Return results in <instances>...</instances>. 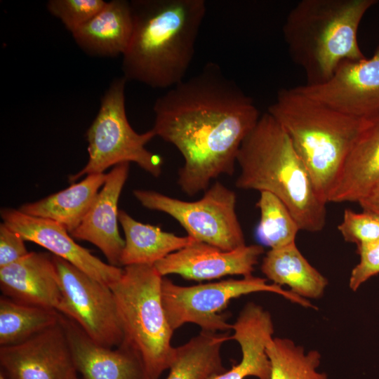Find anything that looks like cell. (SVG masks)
I'll list each match as a JSON object with an SVG mask.
<instances>
[{
  "label": "cell",
  "instance_id": "cell-1",
  "mask_svg": "<svg viewBox=\"0 0 379 379\" xmlns=\"http://www.w3.org/2000/svg\"><path fill=\"white\" fill-rule=\"evenodd\" d=\"M153 110L152 130L184 159L178 184L190 197L233 174L241 145L261 116L252 98L213 62L158 98Z\"/></svg>",
  "mask_w": 379,
  "mask_h": 379
},
{
  "label": "cell",
  "instance_id": "cell-2",
  "mask_svg": "<svg viewBox=\"0 0 379 379\" xmlns=\"http://www.w3.org/2000/svg\"><path fill=\"white\" fill-rule=\"evenodd\" d=\"M133 28L122 55L126 80L171 88L184 80L206 12L204 0H131Z\"/></svg>",
  "mask_w": 379,
  "mask_h": 379
},
{
  "label": "cell",
  "instance_id": "cell-3",
  "mask_svg": "<svg viewBox=\"0 0 379 379\" xmlns=\"http://www.w3.org/2000/svg\"><path fill=\"white\" fill-rule=\"evenodd\" d=\"M237 163L241 169L237 188L274 194L289 209L300 230L324 229L326 204L317 195L288 135L267 112L243 141Z\"/></svg>",
  "mask_w": 379,
  "mask_h": 379
},
{
  "label": "cell",
  "instance_id": "cell-4",
  "mask_svg": "<svg viewBox=\"0 0 379 379\" xmlns=\"http://www.w3.org/2000/svg\"><path fill=\"white\" fill-rule=\"evenodd\" d=\"M267 112L281 126L324 203L368 118L352 117L308 97L296 87L280 89Z\"/></svg>",
  "mask_w": 379,
  "mask_h": 379
},
{
  "label": "cell",
  "instance_id": "cell-5",
  "mask_svg": "<svg viewBox=\"0 0 379 379\" xmlns=\"http://www.w3.org/2000/svg\"><path fill=\"white\" fill-rule=\"evenodd\" d=\"M376 0H301L288 13L282 33L307 85L327 81L344 60L366 58L357 41L361 21Z\"/></svg>",
  "mask_w": 379,
  "mask_h": 379
},
{
  "label": "cell",
  "instance_id": "cell-6",
  "mask_svg": "<svg viewBox=\"0 0 379 379\" xmlns=\"http://www.w3.org/2000/svg\"><path fill=\"white\" fill-rule=\"evenodd\" d=\"M161 277L154 265L125 266L110 288L124 343L141 358L148 379H159L173 363L176 347L161 298Z\"/></svg>",
  "mask_w": 379,
  "mask_h": 379
},
{
  "label": "cell",
  "instance_id": "cell-7",
  "mask_svg": "<svg viewBox=\"0 0 379 379\" xmlns=\"http://www.w3.org/2000/svg\"><path fill=\"white\" fill-rule=\"evenodd\" d=\"M124 77L114 79L101 98L99 111L86 131L88 161L77 173L69 178L74 183L86 175L105 173L112 166L124 162H134L146 172L159 177L163 159L146 148L156 136L151 129L136 132L129 124L125 107Z\"/></svg>",
  "mask_w": 379,
  "mask_h": 379
},
{
  "label": "cell",
  "instance_id": "cell-8",
  "mask_svg": "<svg viewBox=\"0 0 379 379\" xmlns=\"http://www.w3.org/2000/svg\"><path fill=\"white\" fill-rule=\"evenodd\" d=\"M257 292H270L281 295L305 307H317L308 300L267 279L244 277L217 282L184 286L164 278L161 298L168 321L173 331L186 323L198 325L201 331L217 333L232 329L228 316L222 313L232 299Z\"/></svg>",
  "mask_w": 379,
  "mask_h": 379
},
{
  "label": "cell",
  "instance_id": "cell-9",
  "mask_svg": "<svg viewBox=\"0 0 379 379\" xmlns=\"http://www.w3.org/2000/svg\"><path fill=\"white\" fill-rule=\"evenodd\" d=\"M133 194L144 207L164 212L175 219L195 239L223 251L246 245L236 213L234 192L220 182L194 201H186L161 193L135 190Z\"/></svg>",
  "mask_w": 379,
  "mask_h": 379
},
{
  "label": "cell",
  "instance_id": "cell-10",
  "mask_svg": "<svg viewBox=\"0 0 379 379\" xmlns=\"http://www.w3.org/2000/svg\"><path fill=\"white\" fill-rule=\"evenodd\" d=\"M53 260L67 307L65 316L96 343L119 346L124 333L111 288L60 257L53 255Z\"/></svg>",
  "mask_w": 379,
  "mask_h": 379
},
{
  "label": "cell",
  "instance_id": "cell-11",
  "mask_svg": "<svg viewBox=\"0 0 379 379\" xmlns=\"http://www.w3.org/2000/svg\"><path fill=\"white\" fill-rule=\"evenodd\" d=\"M308 97L357 118L379 114V45L372 57L344 60L318 85L295 86Z\"/></svg>",
  "mask_w": 379,
  "mask_h": 379
},
{
  "label": "cell",
  "instance_id": "cell-12",
  "mask_svg": "<svg viewBox=\"0 0 379 379\" xmlns=\"http://www.w3.org/2000/svg\"><path fill=\"white\" fill-rule=\"evenodd\" d=\"M0 367L6 379H74L78 375L60 320L23 343L1 347Z\"/></svg>",
  "mask_w": 379,
  "mask_h": 379
},
{
  "label": "cell",
  "instance_id": "cell-13",
  "mask_svg": "<svg viewBox=\"0 0 379 379\" xmlns=\"http://www.w3.org/2000/svg\"><path fill=\"white\" fill-rule=\"evenodd\" d=\"M3 222L25 241L34 242L110 287L121 276L123 269L105 263L79 245L60 224L25 214L18 209H1Z\"/></svg>",
  "mask_w": 379,
  "mask_h": 379
},
{
  "label": "cell",
  "instance_id": "cell-14",
  "mask_svg": "<svg viewBox=\"0 0 379 379\" xmlns=\"http://www.w3.org/2000/svg\"><path fill=\"white\" fill-rule=\"evenodd\" d=\"M264 248L260 245H245L232 251H223L195 241L173 252L154 266L161 277L178 274L188 280L203 281L227 275H252Z\"/></svg>",
  "mask_w": 379,
  "mask_h": 379
},
{
  "label": "cell",
  "instance_id": "cell-15",
  "mask_svg": "<svg viewBox=\"0 0 379 379\" xmlns=\"http://www.w3.org/2000/svg\"><path fill=\"white\" fill-rule=\"evenodd\" d=\"M60 321L81 379H148L140 357L126 345L103 346L72 319L60 314Z\"/></svg>",
  "mask_w": 379,
  "mask_h": 379
},
{
  "label": "cell",
  "instance_id": "cell-16",
  "mask_svg": "<svg viewBox=\"0 0 379 379\" xmlns=\"http://www.w3.org/2000/svg\"><path fill=\"white\" fill-rule=\"evenodd\" d=\"M4 295L26 305L53 309L66 315L67 307L53 255L29 252L19 260L0 268Z\"/></svg>",
  "mask_w": 379,
  "mask_h": 379
},
{
  "label": "cell",
  "instance_id": "cell-17",
  "mask_svg": "<svg viewBox=\"0 0 379 379\" xmlns=\"http://www.w3.org/2000/svg\"><path fill=\"white\" fill-rule=\"evenodd\" d=\"M129 163L116 165L107 173L105 182L89 211L70 233L72 238L88 241L98 247L109 264L119 267L124 247L119 232L118 201L127 180Z\"/></svg>",
  "mask_w": 379,
  "mask_h": 379
},
{
  "label": "cell",
  "instance_id": "cell-18",
  "mask_svg": "<svg viewBox=\"0 0 379 379\" xmlns=\"http://www.w3.org/2000/svg\"><path fill=\"white\" fill-rule=\"evenodd\" d=\"M232 329L234 334L230 335V340H236L240 345L241 361L209 379H245L249 376L269 379L271 364L266 348L274 333L269 312L254 302H248L232 324Z\"/></svg>",
  "mask_w": 379,
  "mask_h": 379
},
{
  "label": "cell",
  "instance_id": "cell-19",
  "mask_svg": "<svg viewBox=\"0 0 379 379\" xmlns=\"http://www.w3.org/2000/svg\"><path fill=\"white\" fill-rule=\"evenodd\" d=\"M379 182V114L368 118L350 150L328 203L359 202Z\"/></svg>",
  "mask_w": 379,
  "mask_h": 379
},
{
  "label": "cell",
  "instance_id": "cell-20",
  "mask_svg": "<svg viewBox=\"0 0 379 379\" xmlns=\"http://www.w3.org/2000/svg\"><path fill=\"white\" fill-rule=\"evenodd\" d=\"M133 28L130 1L112 0L106 2L95 15L71 34L86 54L116 57L126 51Z\"/></svg>",
  "mask_w": 379,
  "mask_h": 379
},
{
  "label": "cell",
  "instance_id": "cell-21",
  "mask_svg": "<svg viewBox=\"0 0 379 379\" xmlns=\"http://www.w3.org/2000/svg\"><path fill=\"white\" fill-rule=\"evenodd\" d=\"M107 173L88 175L79 182L18 208L25 214L54 221L70 234L81 223L91 207Z\"/></svg>",
  "mask_w": 379,
  "mask_h": 379
},
{
  "label": "cell",
  "instance_id": "cell-22",
  "mask_svg": "<svg viewBox=\"0 0 379 379\" xmlns=\"http://www.w3.org/2000/svg\"><path fill=\"white\" fill-rule=\"evenodd\" d=\"M119 222L124 233V247L120 265H154L169 254L198 241L191 236L179 237L157 226L143 224L126 211H119Z\"/></svg>",
  "mask_w": 379,
  "mask_h": 379
},
{
  "label": "cell",
  "instance_id": "cell-23",
  "mask_svg": "<svg viewBox=\"0 0 379 379\" xmlns=\"http://www.w3.org/2000/svg\"><path fill=\"white\" fill-rule=\"evenodd\" d=\"M261 271L273 284L288 286L307 300L321 298L328 285L327 279L308 262L295 242L270 249L262 259Z\"/></svg>",
  "mask_w": 379,
  "mask_h": 379
},
{
  "label": "cell",
  "instance_id": "cell-24",
  "mask_svg": "<svg viewBox=\"0 0 379 379\" xmlns=\"http://www.w3.org/2000/svg\"><path fill=\"white\" fill-rule=\"evenodd\" d=\"M230 340L227 332L201 331L184 345L177 347L175 356L166 379H209L225 371L220 350Z\"/></svg>",
  "mask_w": 379,
  "mask_h": 379
},
{
  "label": "cell",
  "instance_id": "cell-25",
  "mask_svg": "<svg viewBox=\"0 0 379 379\" xmlns=\"http://www.w3.org/2000/svg\"><path fill=\"white\" fill-rule=\"evenodd\" d=\"M58 311L0 298V345L11 346L23 343L59 322Z\"/></svg>",
  "mask_w": 379,
  "mask_h": 379
},
{
  "label": "cell",
  "instance_id": "cell-26",
  "mask_svg": "<svg viewBox=\"0 0 379 379\" xmlns=\"http://www.w3.org/2000/svg\"><path fill=\"white\" fill-rule=\"evenodd\" d=\"M266 351L271 364L269 379H328L318 370L321 357L317 350L306 352L288 338H273Z\"/></svg>",
  "mask_w": 379,
  "mask_h": 379
},
{
  "label": "cell",
  "instance_id": "cell-27",
  "mask_svg": "<svg viewBox=\"0 0 379 379\" xmlns=\"http://www.w3.org/2000/svg\"><path fill=\"white\" fill-rule=\"evenodd\" d=\"M256 206L260 219L256 235L261 244L270 249L283 247L295 242L300 230L289 209L274 194L260 192Z\"/></svg>",
  "mask_w": 379,
  "mask_h": 379
},
{
  "label": "cell",
  "instance_id": "cell-28",
  "mask_svg": "<svg viewBox=\"0 0 379 379\" xmlns=\"http://www.w3.org/2000/svg\"><path fill=\"white\" fill-rule=\"evenodd\" d=\"M103 0H50L47 9L71 33L95 15L105 5Z\"/></svg>",
  "mask_w": 379,
  "mask_h": 379
},
{
  "label": "cell",
  "instance_id": "cell-29",
  "mask_svg": "<svg viewBox=\"0 0 379 379\" xmlns=\"http://www.w3.org/2000/svg\"><path fill=\"white\" fill-rule=\"evenodd\" d=\"M344 240L357 246L379 239V216L368 211H344L338 226Z\"/></svg>",
  "mask_w": 379,
  "mask_h": 379
},
{
  "label": "cell",
  "instance_id": "cell-30",
  "mask_svg": "<svg viewBox=\"0 0 379 379\" xmlns=\"http://www.w3.org/2000/svg\"><path fill=\"white\" fill-rule=\"evenodd\" d=\"M357 246L360 259L352 270L349 279V287L353 291L379 274V239Z\"/></svg>",
  "mask_w": 379,
  "mask_h": 379
},
{
  "label": "cell",
  "instance_id": "cell-31",
  "mask_svg": "<svg viewBox=\"0 0 379 379\" xmlns=\"http://www.w3.org/2000/svg\"><path fill=\"white\" fill-rule=\"evenodd\" d=\"M25 239L4 222L0 224V268L27 255Z\"/></svg>",
  "mask_w": 379,
  "mask_h": 379
},
{
  "label": "cell",
  "instance_id": "cell-32",
  "mask_svg": "<svg viewBox=\"0 0 379 379\" xmlns=\"http://www.w3.org/2000/svg\"><path fill=\"white\" fill-rule=\"evenodd\" d=\"M358 204L363 211L379 216V182Z\"/></svg>",
  "mask_w": 379,
  "mask_h": 379
},
{
  "label": "cell",
  "instance_id": "cell-33",
  "mask_svg": "<svg viewBox=\"0 0 379 379\" xmlns=\"http://www.w3.org/2000/svg\"><path fill=\"white\" fill-rule=\"evenodd\" d=\"M0 379H6L1 373H0Z\"/></svg>",
  "mask_w": 379,
  "mask_h": 379
},
{
  "label": "cell",
  "instance_id": "cell-34",
  "mask_svg": "<svg viewBox=\"0 0 379 379\" xmlns=\"http://www.w3.org/2000/svg\"><path fill=\"white\" fill-rule=\"evenodd\" d=\"M74 379H81V378H79L78 375H77Z\"/></svg>",
  "mask_w": 379,
  "mask_h": 379
}]
</instances>
